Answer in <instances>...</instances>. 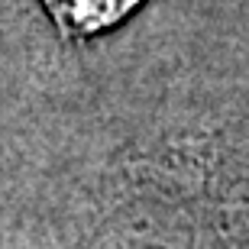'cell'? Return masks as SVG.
Here are the masks:
<instances>
[{"label": "cell", "instance_id": "cell-1", "mask_svg": "<svg viewBox=\"0 0 249 249\" xmlns=\"http://www.w3.org/2000/svg\"><path fill=\"white\" fill-rule=\"evenodd\" d=\"M65 36H94L117 26L139 0H42Z\"/></svg>", "mask_w": 249, "mask_h": 249}]
</instances>
